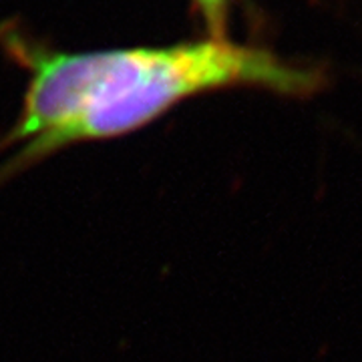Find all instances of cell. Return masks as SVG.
<instances>
[{
    "label": "cell",
    "instance_id": "6da1fadb",
    "mask_svg": "<svg viewBox=\"0 0 362 362\" xmlns=\"http://www.w3.org/2000/svg\"><path fill=\"white\" fill-rule=\"evenodd\" d=\"M8 51L30 73L21 115L0 137V185L65 147L129 135L195 95L259 87L306 95L318 75L223 39L156 49L61 52L25 39Z\"/></svg>",
    "mask_w": 362,
    "mask_h": 362
},
{
    "label": "cell",
    "instance_id": "7a4b0ae2",
    "mask_svg": "<svg viewBox=\"0 0 362 362\" xmlns=\"http://www.w3.org/2000/svg\"><path fill=\"white\" fill-rule=\"evenodd\" d=\"M202 8V13L206 16V21L211 26L214 35L221 33V26H223V16H226V6H228V0H195Z\"/></svg>",
    "mask_w": 362,
    "mask_h": 362
}]
</instances>
